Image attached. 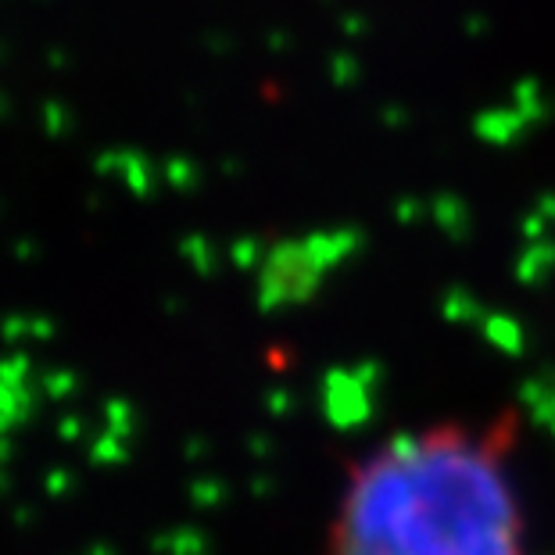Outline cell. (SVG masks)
<instances>
[{
    "mask_svg": "<svg viewBox=\"0 0 555 555\" xmlns=\"http://www.w3.org/2000/svg\"><path fill=\"white\" fill-rule=\"evenodd\" d=\"M516 419H444L351 470L323 555H523Z\"/></svg>",
    "mask_w": 555,
    "mask_h": 555,
    "instance_id": "cell-1",
    "label": "cell"
}]
</instances>
